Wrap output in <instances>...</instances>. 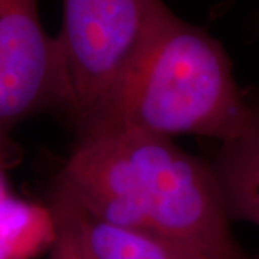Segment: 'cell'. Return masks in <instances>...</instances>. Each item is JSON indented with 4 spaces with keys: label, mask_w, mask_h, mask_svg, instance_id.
<instances>
[{
    "label": "cell",
    "mask_w": 259,
    "mask_h": 259,
    "mask_svg": "<svg viewBox=\"0 0 259 259\" xmlns=\"http://www.w3.org/2000/svg\"><path fill=\"white\" fill-rule=\"evenodd\" d=\"M61 189L83 212L164 241L196 259H259L233 238L210 163L128 127L79 134Z\"/></svg>",
    "instance_id": "6da1fadb"
},
{
    "label": "cell",
    "mask_w": 259,
    "mask_h": 259,
    "mask_svg": "<svg viewBox=\"0 0 259 259\" xmlns=\"http://www.w3.org/2000/svg\"><path fill=\"white\" fill-rule=\"evenodd\" d=\"M252 107L221 42L168 9L125 81L81 133L128 127L168 139L196 134L225 143L246 127Z\"/></svg>",
    "instance_id": "7a4b0ae2"
},
{
    "label": "cell",
    "mask_w": 259,
    "mask_h": 259,
    "mask_svg": "<svg viewBox=\"0 0 259 259\" xmlns=\"http://www.w3.org/2000/svg\"><path fill=\"white\" fill-rule=\"evenodd\" d=\"M62 110L82 131L125 81L168 8L161 0H62Z\"/></svg>",
    "instance_id": "3957f363"
},
{
    "label": "cell",
    "mask_w": 259,
    "mask_h": 259,
    "mask_svg": "<svg viewBox=\"0 0 259 259\" xmlns=\"http://www.w3.org/2000/svg\"><path fill=\"white\" fill-rule=\"evenodd\" d=\"M64 102L61 48L40 23L37 0H0V130Z\"/></svg>",
    "instance_id": "277c9868"
},
{
    "label": "cell",
    "mask_w": 259,
    "mask_h": 259,
    "mask_svg": "<svg viewBox=\"0 0 259 259\" xmlns=\"http://www.w3.org/2000/svg\"><path fill=\"white\" fill-rule=\"evenodd\" d=\"M210 166L232 222L259 226V102L241 134L221 143Z\"/></svg>",
    "instance_id": "5b68a950"
},
{
    "label": "cell",
    "mask_w": 259,
    "mask_h": 259,
    "mask_svg": "<svg viewBox=\"0 0 259 259\" xmlns=\"http://www.w3.org/2000/svg\"><path fill=\"white\" fill-rule=\"evenodd\" d=\"M52 197L71 216L87 259H196L154 236L102 222L83 212L56 186Z\"/></svg>",
    "instance_id": "8992f818"
},
{
    "label": "cell",
    "mask_w": 259,
    "mask_h": 259,
    "mask_svg": "<svg viewBox=\"0 0 259 259\" xmlns=\"http://www.w3.org/2000/svg\"><path fill=\"white\" fill-rule=\"evenodd\" d=\"M58 235L49 206L16 199H0V259H37L49 253Z\"/></svg>",
    "instance_id": "52a82bcc"
},
{
    "label": "cell",
    "mask_w": 259,
    "mask_h": 259,
    "mask_svg": "<svg viewBox=\"0 0 259 259\" xmlns=\"http://www.w3.org/2000/svg\"><path fill=\"white\" fill-rule=\"evenodd\" d=\"M49 207L55 214L58 235L48 253V259H87L74 222L64 206L51 196Z\"/></svg>",
    "instance_id": "ba28073f"
},
{
    "label": "cell",
    "mask_w": 259,
    "mask_h": 259,
    "mask_svg": "<svg viewBox=\"0 0 259 259\" xmlns=\"http://www.w3.org/2000/svg\"><path fill=\"white\" fill-rule=\"evenodd\" d=\"M9 194L8 189H6V183H5V179H3V173H2V167H0V199L6 197Z\"/></svg>",
    "instance_id": "9c48e42d"
}]
</instances>
